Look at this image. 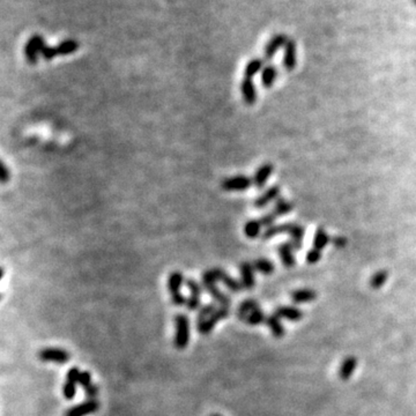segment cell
<instances>
[{
  "instance_id": "10",
  "label": "cell",
  "mask_w": 416,
  "mask_h": 416,
  "mask_svg": "<svg viewBox=\"0 0 416 416\" xmlns=\"http://www.w3.org/2000/svg\"><path fill=\"white\" fill-rule=\"evenodd\" d=\"M185 284L190 290V297L187 298L185 306L187 307V310L194 311L198 309L199 305H200V295L202 287L199 285L194 279H187Z\"/></svg>"
},
{
  "instance_id": "23",
  "label": "cell",
  "mask_w": 416,
  "mask_h": 416,
  "mask_svg": "<svg viewBox=\"0 0 416 416\" xmlns=\"http://www.w3.org/2000/svg\"><path fill=\"white\" fill-rule=\"evenodd\" d=\"M266 325H267L270 330H272L273 335L275 338H282L285 335V328L281 325L280 317L278 315H272L266 318Z\"/></svg>"
},
{
  "instance_id": "15",
  "label": "cell",
  "mask_w": 416,
  "mask_h": 416,
  "mask_svg": "<svg viewBox=\"0 0 416 416\" xmlns=\"http://www.w3.org/2000/svg\"><path fill=\"white\" fill-rule=\"evenodd\" d=\"M214 273L216 278H218V281H221L222 284L227 287L229 290L234 291V293H238L243 289V286H242V282L237 281L236 279L231 278L229 274L226 272V270H223L222 268H213Z\"/></svg>"
},
{
  "instance_id": "44",
  "label": "cell",
  "mask_w": 416,
  "mask_h": 416,
  "mask_svg": "<svg viewBox=\"0 0 416 416\" xmlns=\"http://www.w3.org/2000/svg\"><path fill=\"white\" fill-rule=\"evenodd\" d=\"M413 2H414V4L416 5V0H413Z\"/></svg>"
},
{
  "instance_id": "30",
  "label": "cell",
  "mask_w": 416,
  "mask_h": 416,
  "mask_svg": "<svg viewBox=\"0 0 416 416\" xmlns=\"http://www.w3.org/2000/svg\"><path fill=\"white\" fill-rule=\"evenodd\" d=\"M253 267L261 274H265V275H269V274H272L274 272V269H275L272 261L265 259V258H260V259L253 261Z\"/></svg>"
},
{
  "instance_id": "2",
  "label": "cell",
  "mask_w": 416,
  "mask_h": 416,
  "mask_svg": "<svg viewBox=\"0 0 416 416\" xmlns=\"http://www.w3.org/2000/svg\"><path fill=\"white\" fill-rule=\"evenodd\" d=\"M218 278H216L213 268L208 269L206 272L202 273L201 275V284L203 289H205L208 294L213 297L216 302L220 303V306H230L231 301L223 291L218 288Z\"/></svg>"
},
{
  "instance_id": "19",
  "label": "cell",
  "mask_w": 416,
  "mask_h": 416,
  "mask_svg": "<svg viewBox=\"0 0 416 416\" xmlns=\"http://www.w3.org/2000/svg\"><path fill=\"white\" fill-rule=\"evenodd\" d=\"M356 365H357L356 357H354V356L347 357V359L342 362V364H341L340 370H339L340 379L348 380L349 378L352 377L354 371H355Z\"/></svg>"
},
{
  "instance_id": "37",
  "label": "cell",
  "mask_w": 416,
  "mask_h": 416,
  "mask_svg": "<svg viewBox=\"0 0 416 416\" xmlns=\"http://www.w3.org/2000/svg\"><path fill=\"white\" fill-rule=\"evenodd\" d=\"M93 384V382H91V374L88 371H82L80 373V377H79V385L83 388V390L88 388L89 385Z\"/></svg>"
},
{
  "instance_id": "35",
  "label": "cell",
  "mask_w": 416,
  "mask_h": 416,
  "mask_svg": "<svg viewBox=\"0 0 416 416\" xmlns=\"http://www.w3.org/2000/svg\"><path fill=\"white\" fill-rule=\"evenodd\" d=\"M320 258H322V251H319V250L315 249V248L309 250L306 253V261L309 264L318 263V261L320 260Z\"/></svg>"
},
{
  "instance_id": "27",
  "label": "cell",
  "mask_w": 416,
  "mask_h": 416,
  "mask_svg": "<svg viewBox=\"0 0 416 416\" xmlns=\"http://www.w3.org/2000/svg\"><path fill=\"white\" fill-rule=\"evenodd\" d=\"M293 210H294L293 203L287 200V199L285 198H279L275 200V205H274L272 212L279 218V216H284V215L289 214Z\"/></svg>"
},
{
  "instance_id": "14",
  "label": "cell",
  "mask_w": 416,
  "mask_h": 416,
  "mask_svg": "<svg viewBox=\"0 0 416 416\" xmlns=\"http://www.w3.org/2000/svg\"><path fill=\"white\" fill-rule=\"evenodd\" d=\"M274 170L273 164L270 163H265L263 165H260L259 168L257 169V171L253 176V185H255L257 189H263L266 185V183L269 180V177L272 176Z\"/></svg>"
},
{
  "instance_id": "16",
  "label": "cell",
  "mask_w": 416,
  "mask_h": 416,
  "mask_svg": "<svg viewBox=\"0 0 416 416\" xmlns=\"http://www.w3.org/2000/svg\"><path fill=\"white\" fill-rule=\"evenodd\" d=\"M240 91H242V96L244 102L248 106H252L257 101V90L256 86L253 83V80L250 78H244L242 82H240Z\"/></svg>"
},
{
  "instance_id": "11",
  "label": "cell",
  "mask_w": 416,
  "mask_h": 416,
  "mask_svg": "<svg viewBox=\"0 0 416 416\" xmlns=\"http://www.w3.org/2000/svg\"><path fill=\"white\" fill-rule=\"evenodd\" d=\"M284 67L287 71H293L297 64V45L294 40H288L285 45L284 53Z\"/></svg>"
},
{
  "instance_id": "39",
  "label": "cell",
  "mask_w": 416,
  "mask_h": 416,
  "mask_svg": "<svg viewBox=\"0 0 416 416\" xmlns=\"http://www.w3.org/2000/svg\"><path fill=\"white\" fill-rule=\"evenodd\" d=\"M171 302H172L174 305L183 306V305H186L187 298L182 293H178V294L171 295Z\"/></svg>"
},
{
  "instance_id": "17",
  "label": "cell",
  "mask_w": 416,
  "mask_h": 416,
  "mask_svg": "<svg viewBox=\"0 0 416 416\" xmlns=\"http://www.w3.org/2000/svg\"><path fill=\"white\" fill-rule=\"evenodd\" d=\"M239 272L242 276V286L245 289H252L255 287V267L253 264H250L248 261H244L239 265Z\"/></svg>"
},
{
  "instance_id": "26",
  "label": "cell",
  "mask_w": 416,
  "mask_h": 416,
  "mask_svg": "<svg viewBox=\"0 0 416 416\" xmlns=\"http://www.w3.org/2000/svg\"><path fill=\"white\" fill-rule=\"evenodd\" d=\"M330 243V236L327 235V232L325 229L318 228L315 232L314 240H312V245H314L315 249L322 251L324 248H326V245Z\"/></svg>"
},
{
  "instance_id": "32",
  "label": "cell",
  "mask_w": 416,
  "mask_h": 416,
  "mask_svg": "<svg viewBox=\"0 0 416 416\" xmlns=\"http://www.w3.org/2000/svg\"><path fill=\"white\" fill-rule=\"evenodd\" d=\"M216 309H218V306H216L215 303H208V304L201 306L197 317V324H200L208 317H211V316L216 311Z\"/></svg>"
},
{
  "instance_id": "22",
  "label": "cell",
  "mask_w": 416,
  "mask_h": 416,
  "mask_svg": "<svg viewBox=\"0 0 416 416\" xmlns=\"http://www.w3.org/2000/svg\"><path fill=\"white\" fill-rule=\"evenodd\" d=\"M261 227H263V224L260 223L259 220H249L244 224V234L248 238H258L261 235Z\"/></svg>"
},
{
  "instance_id": "21",
  "label": "cell",
  "mask_w": 416,
  "mask_h": 416,
  "mask_svg": "<svg viewBox=\"0 0 416 416\" xmlns=\"http://www.w3.org/2000/svg\"><path fill=\"white\" fill-rule=\"evenodd\" d=\"M278 77V71L273 65H267L261 71V83L265 88H270L275 82Z\"/></svg>"
},
{
  "instance_id": "1",
  "label": "cell",
  "mask_w": 416,
  "mask_h": 416,
  "mask_svg": "<svg viewBox=\"0 0 416 416\" xmlns=\"http://www.w3.org/2000/svg\"><path fill=\"white\" fill-rule=\"evenodd\" d=\"M281 234H288L290 236V243L293 244V247L296 251L302 249L305 229L303 228L301 224L297 223L274 224L272 227L266 228V230L263 232V235H261V238L264 240H268L270 238H273L274 236Z\"/></svg>"
},
{
  "instance_id": "38",
  "label": "cell",
  "mask_w": 416,
  "mask_h": 416,
  "mask_svg": "<svg viewBox=\"0 0 416 416\" xmlns=\"http://www.w3.org/2000/svg\"><path fill=\"white\" fill-rule=\"evenodd\" d=\"M80 370L78 367H73L68 370L67 374H66V380H71L79 384V377H80Z\"/></svg>"
},
{
  "instance_id": "31",
  "label": "cell",
  "mask_w": 416,
  "mask_h": 416,
  "mask_svg": "<svg viewBox=\"0 0 416 416\" xmlns=\"http://www.w3.org/2000/svg\"><path fill=\"white\" fill-rule=\"evenodd\" d=\"M389 274L386 270H379V272L374 273L371 280H370V286H371L372 289H379L383 287V285L385 284L386 280H388Z\"/></svg>"
},
{
  "instance_id": "8",
  "label": "cell",
  "mask_w": 416,
  "mask_h": 416,
  "mask_svg": "<svg viewBox=\"0 0 416 416\" xmlns=\"http://www.w3.org/2000/svg\"><path fill=\"white\" fill-rule=\"evenodd\" d=\"M253 184L252 178L245 175H237L234 177L224 178L221 182V187L226 191H245Z\"/></svg>"
},
{
  "instance_id": "12",
  "label": "cell",
  "mask_w": 416,
  "mask_h": 416,
  "mask_svg": "<svg viewBox=\"0 0 416 416\" xmlns=\"http://www.w3.org/2000/svg\"><path fill=\"white\" fill-rule=\"evenodd\" d=\"M288 37L285 34H278L275 36H273L272 39L269 40V42L266 44L265 50H264V56L266 59H272V58L275 56V53L280 50L282 47H285L287 42H288Z\"/></svg>"
},
{
  "instance_id": "40",
  "label": "cell",
  "mask_w": 416,
  "mask_h": 416,
  "mask_svg": "<svg viewBox=\"0 0 416 416\" xmlns=\"http://www.w3.org/2000/svg\"><path fill=\"white\" fill-rule=\"evenodd\" d=\"M85 393H86V397L88 399H96V397L98 395V386L95 385L93 383V384L89 385L88 388L85 389Z\"/></svg>"
},
{
  "instance_id": "42",
  "label": "cell",
  "mask_w": 416,
  "mask_h": 416,
  "mask_svg": "<svg viewBox=\"0 0 416 416\" xmlns=\"http://www.w3.org/2000/svg\"><path fill=\"white\" fill-rule=\"evenodd\" d=\"M11 180V171L10 169L7 168V165L5 163L2 164V183L3 184H6V183Z\"/></svg>"
},
{
  "instance_id": "29",
  "label": "cell",
  "mask_w": 416,
  "mask_h": 416,
  "mask_svg": "<svg viewBox=\"0 0 416 416\" xmlns=\"http://www.w3.org/2000/svg\"><path fill=\"white\" fill-rule=\"evenodd\" d=\"M257 309H259V304H258L256 301H253V299H247V301H244L242 304L238 306L237 316H238L239 319H242L245 322L248 316L251 314L252 311H255Z\"/></svg>"
},
{
  "instance_id": "33",
  "label": "cell",
  "mask_w": 416,
  "mask_h": 416,
  "mask_svg": "<svg viewBox=\"0 0 416 416\" xmlns=\"http://www.w3.org/2000/svg\"><path fill=\"white\" fill-rule=\"evenodd\" d=\"M264 320H266L264 312L260 309H257L255 311H252L251 314L248 316V318L245 319V323H248L249 325L255 326V325H259V324L263 323Z\"/></svg>"
},
{
  "instance_id": "34",
  "label": "cell",
  "mask_w": 416,
  "mask_h": 416,
  "mask_svg": "<svg viewBox=\"0 0 416 416\" xmlns=\"http://www.w3.org/2000/svg\"><path fill=\"white\" fill-rule=\"evenodd\" d=\"M77 383L66 380L64 386H62V395L66 400H72L77 394Z\"/></svg>"
},
{
  "instance_id": "13",
  "label": "cell",
  "mask_w": 416,
  "mask_h": 416,
  "mask_svg": "<svg viewBox=\"0 0 416 416\" xmlns=\"http://www.w3.org/2000/svg\"><path fill=\"white\" fill-rule=\"evenodd\" d=\"M280 198V186L273 185L268 187L265 192L258 197L255 202H253V206L256 208H264L274 200Z\"/></svg>"
},
{
  "instance_id": "4",
  "label": "cell",
  "mask_w": 416,
  "mask_h": 416,
  "mask_svg": "<svg viewBox=\"0 0 416 416\" xmlns=\"http://www.w3.org/2000/svg\"><path fill=\"white\" fill-rule=\"evenodd\" d=\"M175 325H176V333H175L174 344L177 349H185L190 341V320L189 317L184 314H178L175 317Z\"/></svg>"
},
{
  "instance_id": "9",
  "label": "cell",
  "mask_w": 416,
  "mask_h": 416,
  "mask_svg": "<svg viewBox=\"0 0 416 416\" xmlns=\"http://www.w3.org/2000/svg\"><path fill=\"white\" fill-rule=\"evenodd\" d=\"M99 409V402L96 399H88V400L79 403L77 406L71 407L66 410L65 416H86L96 413Z\"/></svg>"
},
{
  "instance_id": "43",
  "label": "cell",
  "mask_w": 416,
  "mask_h": 416,
  "mask_svg": "<svg viewBox=\"0 0 416 416\" xmlns=\"http://www.w3.org/2000/svg\"><path fill=\"white\" fill-rule=\"evenodd\" d=\"M211 416H221V415H219V414H213V415H211Z\"/></svg>"
},
{
  "instance_id": "36",
  "label": "cell",
  "mask_w": 416,
  "mask_h": 416,
  "mask_svg": "<svg viewBox=\"0 0 416 416\" xmlns=\"http://www.w3.org/2000/svg\"><path fill=\"white\" fill-rule=\"evenodd\" d=\"M276 218H278V216L274 214L273 212H270V213H267V214L261 216V219L259 220V221H260L261 224H263V227L269 228V227L274 226V222H275Z\"/></svg>"
},
{
  "instance_id": "41",
  "label": "cell",
  "mask_w": 416,
  "mask_h": 416,
  "mask_svg": "<svg viewBox=\"0 0 416 416\" xmlns=\"http://www.w3.org/2000/svg\"><path fill=\"white\" fill-rule=\"evenodd\" d=\"M332 243L335 248L342 249L347 245V238H346V237H343V236H335V237H333Z\"/></svg>"
},
{
  "instance_id": "20",
  "label": "cell",
  "mask_w": 416,
  "mask_h": 416,
  "mask_svg": "<svg viewBox=\"0 0 416 416\" xmlns=\"http://www.w3.org/2000/svg\"><path fill=\"white\" fill-rule=\"evenodd\" d=\"M185 278L183 275V273L180 270H175L169 275L168 279V290L171 295L181 293V287L184 284Z\"/></svg>"
},
{
  "instance_id": "25",
  "label": "cell",
  "mask_w": 416,
  "mask_h": 416,
  "mask_svg": "<svg viewBox=\"0 0 416 416\" xmlns=\"http://www.w3.org/2000/svg\"><path fill=\"white\" fill-rule=\"evenodd\" d=\"M275 315H278L280 318L282 317V318H286L289 320H299L303 317L302 311H299L298 309H296V307H293V306L278 307Z\"/></svg>"
},
{
  "instance_id": "5",
  "label": "cell",
  "mask_w": 416,
  "mask_h": 416,
  "mask_svg": "<svg viewBox=\"0 0 416 416\" xmlns=\"http://www.w3.org/2000/svg\"><path fill=\"white\" fill-rule=\"evenodd\" d=\"M45 42L42 35L35 34L32 35L30 39H29L26 44H24L23 53L26 60L29 64L35 65L37 61H39V57L42 55V50L45 47Z\"/></svg>"
},
{
  "instance_id": "24",
  "label": "cell",
  "mask_w": 416,
  "mask_h": 416,
  "mask_svg": "<svg viewBox=\"0 0 416 416\" xmlns=\"http://www.w3.org/2000/svg\"><path fill=\"white\" fill-rule=\"evenodd\" d=\"M264 60L260 59V58H253V59L250 60L247 66L244 68V76L245 78L252 79L255 76H257L260 71H263L264 68Z\"/></svg>"
},
{
  "instance_id": "6",
  "label": "cell",
  "mask_w": 416,
  "mask_h": 416,
  "mask_svg": "<svg viewBox=\"0 0 416 416\" xmlns=\"http://www.w3.org/2000/svg\"><path fill=\"white\" fill-rule=\"evenodd\" d=\"M228 316H229V307L219 306L214 314L211 316V317H208L206 320H203V322L200 324H197L199 333H200L201 335L210 334L212 330L215 327L216 324H218L220 320L226 319Z\"/></svg>"
},
{
  "instance_id": "28",
  "label": "cell",
  "mask_w": 416,
  "mask_h": 416,
  "mask_svg": "<svg viewBox=\"0 0 416 416\" xmlns=\"http://www.w3.org/2000/svg\"><path fill=\"white\" fill-rule=\"evenodd\" d=\"M317 297V293L311 289H301L296 290L291 294V299L296 303H305L314 301Z\"/></svg>"
},
{
  "instance_id": "3",
  "label": "cell",
  "mask_w": 416,
  "mask_h": 416,
  "mask_svg": "<svg viewBox=\"0 0 416 416\" xmlns=\"http://www.w3.org/2000/svg\"><path fill=\"white\" fill-rule=\"evenodd\" d=\"M79 49V43L76 40H65L60 42L58 45L55 47H50V45H45L42 50V58L44 60H52L53 58L58 56H68L72 53L77 52Z\"/></svg>"
},
{
  "instance_id": "7",
  "label": "cell",
  "mask_w": 416,
  "mask_h": 416,
  "mask_svg": "<svg viewBox=\"0 0 416 416\" xmlns=\"http://www.w3.org/2000/svg\"><path fill=\"white\" fill-rule=\"evenodd\" d=\"M39 357L40 360L43 362H52V363L57 364H65L70 361L71 355L68 352H66L61 348L49 347L41 349L39 353Z\"/></svg>"
},
{
  "instance_id": "18",
  "label": "cell",
  "mask_w": 416,
  "mask_h": 416,
  "mask_svg": "<svg viewBox=\"0 0 416 416\" xmlns=\"http://www.w3.org/2000/svg\"><path fill=\"white\" fill-rule=\"evenodd\" d=\"M294 250L295 249L293 247V244L290 242L279 245L278 252L279 255H280L282 264H284L286 267H293V266L296 264V260H295V257L293 255Z\"/></svg>"
}]
</instances>
